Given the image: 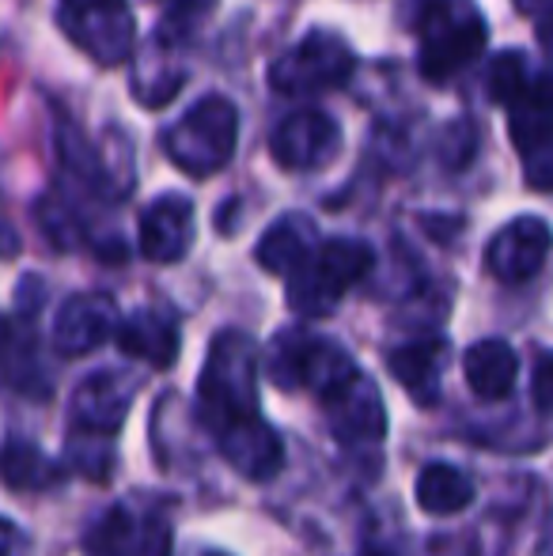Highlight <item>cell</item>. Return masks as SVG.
Instances as JSON below:
<instances>
[{
  "mask_svg": "<svg viewBox=\"0 0 553 556\" xmlns=\"http://www.w3.org/2000/svg\"><path fill=\"white\" fill-rule=\"evenodd\" d=\"M15 250H20V239H15V235H12V227H0V254L12 257Z\"/></svg>",
  "mask_w": 553,
  "mask_h": 556,
  "instance_id": "32",
  "label": "cell"
},
{
  "mask_svg": "<svg viewBox=\"0 0 553 556\" xmlns=\"http://www.w3.org/2000/svg\"><path fill=\"white\" fill-rule=\"evenodd\" d=\"M198 413L209 432L262 417L259 413V352L243 330H224L209 344L198 379Z\"/></svg>",
  "mask_w": 553,
  "mask_h": 556,
  "instance_id": "1",
  "label": "cell"
},
{
  "mask_svg": "<svg viewBox=\"0 0 553 556\" xmlns=\"http://www.w3.org/2000/svg\"><path fill=\"white\" fill-rule=\"evenodd\" d=\"M118 349L148 367H171L178 359V323L167 311H134L118 323Z\"/></svg>",
  "mask_w": 553,
  "mask_h": 556,
  "instance_id": "18",
  "label": "cell"
},
{
  "mask_svg": "<svg viewBox=\"0 0 553 556\" xmlns=\"http://www.w3.org/2000/svg\"><path fill=\"white\" fill-rule=\"evenodd\" d=\"M364 556H384V553H364Z\"/></svg>",
  "mask_w": 553,
  "mask_h": 556,
  "instance_id": "33",
  "label": "cell"
},
{
  "mask_svg": "<svg viewBox=\"0 0 553 556\" xmlns=\"http://www.w3.org/2000/svg\"><path fill=\"white\" fill-rule=\"evenodd\" d=\"M118 330V307L103 292H80L61 303L53 318V349L61 356H88Z\"/></svg>",
  "mask_w": 553,
  "mask_h": 556,
  "instance_id": "12",
  "label": "cell"
},
{
  "mask_svg": "<svg viewBox=\"0 0 553 556\" xmlns=\"http://www.w3.org/2000/svg\"><path fill=\"white\" fill-rule=\"evenodd\" d=\"M535 35H539L542 50H546V53H553V12L539 15V23H535Z\"/></svg>",
  "mask_w": 553,
  "mask_h": 556,
  "instance_id": "30",
  "label": "cell"
},
{
  "mask_svg": "<svg viewBox=\"0 0 553 556\" xmlns=\"http://www.w3.org/2000/svg\"><path fill=\"white\" fill-rule=\"evenodd\" d=\"M0 375L20 390H27L30 375H35L30 349H23V337L15 333L12 323H4V318H0Z\"/></svg>",
  "mask_w": 553,
  "mask_h": 556,
  "instance_id": "25",
  "label": "cell"
},
{
  "mask_svg": "<svg viewBox=\"0 0 553 556\" xmlns=\"http://www.w3.org/2000/svg\"><path fill=\"white\" fill-rule=\"evenodd\" d=\"M417 42L420 76L432 84H448L486 50V15L474 8V0H425L417 12Z\"/></svg>",
  "mask_w": 553,
  "mask_h": 556,
  "instance_id": "2",
  "label": "cell"
},
{
  "mask_svg": "<svg viewBox=\"0 0 553 556\" xmlns=\"http://www.w3.org/2000/svg\"><path fill=\"white\" fill-rule=\"evenodd\" d=\"M341 129L323 111H296L277 122L269 137V152L285 170H318L338 155Z\"/></svg>",
  "mask_w": 553,
  "mask_h": 556,
  "instance_id": "10",
  "label": "cell"
},
{
  "mask_svg": "<svg viewBox=\"0 0 553 556\" xmlns=\"http://www.w3.org/2000/svg\"><path fill=\"white\" fill-rule=\"evenodd\" d=\"M88 556H171V522L140 504H114L84 538Z\"/></svg>",
  "mask_w": 553,
  "mask_h": 556,
  "instance_id": "8",
  "label": "cell"
},
{
  "mask_svg": "<svg viewBox=\"0 0 553 556\" xmlns=\"http://www.w3.org/2000/svg\"><path fill=\"white\" fill-rule=\"evenodd\" d=\"M315 247H318L315 224H311L303 213H288V216H280V220H274L266 227V235L259 239L254 257H259L262 269L274 273V277H292V273L307 262Z\"/></svg>",
  "mask_w": 553,
  "mask_h": 556,
  "instance_id": "20",
  "label": "cell"
},
{
  "mask_svg": "<svg viewBox=\"0 0 553 556\" xmlns=\"http://www.w3.org/2000/svg\"><path fill=\"white\" fill-rule=\"evenodd\" d=\"M239 140V111L231 99L205 96L160 137L167 160L190 178H209L228 167Z\"/></svg>",
  "mask_w": 553,
  "mask_h": 556,
  "instance_id": "3",
  "label": "cell"
},
{
  "mask_svg": "<svg viewBox=\"0 0 553 556\" xmlns=\"http://www.w3.org/2000/svg\"><path fill=\"white\" fill-rule=\"evenodd\" d=\"M353 68L356 58L345 38L334 30H311L269 65V84L277 96H318V91L341 88L353 76Z\"/></svg>",
  "mask_w": 553,
  "mask_h": 556,
  "instance_id": "6",
  "label": "cell"
},
{
  "mask_svg": "<svg viewBox=\"0 0 553 556\" xmlns=\"http://www.w3.org/2000/svg\"><path fill=\"white\" fill-rule=\"evenodd\" d=\"M216 446L228 458V466L247 481H274L285 466V443L262 417L239 420V425L216 432Z\"/></svg>",
  "mask_w": 553,
  "mask_h": 556,
  "instance_id": "15",
  "label": "cell"
},
{
  "mask_svg": "<svg viewBox=\"0 0 553 556\" xmlns=\"http://www.w3.org/2000/svg\"><path fill=\"white\" fill-rule=\"evenodd\" d=\"M417 507L436 519H451V515L466 511L474 504V481L463 469L448 466V462H432L417 473Z\"/></svg>",
  "mask_w": 553,
  "mask_h": 556,
  "instance_id": "21",
  "label": "cell"
},
{
  "mask_svg": "<svg viewBox=\"0 0 553 556\" xmlns=\"http://www.w3.org/2000/svg\"><path fill=\"white\" fill-rule=\"evenodd\" d=\"M524 178H527L531 190L553 193V144H542V148L524 152Z\"/></svg>",
  "mask_w": 553,
  "mask_h": 556,
  "instance_id": "26",
  "label": "cell"
},
{
  "mask_svg": "<svg viewBox=\"0 0 553 556\" xmlns=\"http://www.w3.org/2000/svg\"><path fill=\"white\" fill-rule=\"evenodd\" d=\"M463 375L466 387L474 390L486 402H501V397L512 394L519 375V359L516 349L501 337H486V341H474L463 356Z\"/></svg>",
  "mask_w": 553,
  "mask_h": 556,
  "instance_id": "19",
  "label": "cell"
},
{
  "mask_svg": "<svg viewBox=\"0 0 553 556\" xmlns=\"http://www.w3.org/2000/svg\"><path fill=\"white\" fill-rule=\"evenodd\" d=\"M0 556H30V538L12 519H0Z\"/></svg>",
  "mask_w": 553,
  "mask_h": 556,
  "instance_id": "28",
  "label": "cell"
},
{
  "mask_svg": "<svg viewBox=\"0 0 553 556\" xmlns=\"http://www.w3.org/2000/svg\"><path fill=\"white\" fill-rule=\"evenodd\" d=\"M508 132L516 152L553 144V73H531L516 99L508 103Z\"/></svg>",
  "mask_w": 553,
  "mask_h": 556,
  "instance_id": "17",
  "label": "cell"
},
{
  "mask_svg": "<svg viewBox=\"0 0 553 556\" xmlns=\"http://www.w3.org/2000/svg\"><path fill=\"white\" fill-rule=\"evenodd\" d=\"M376 265V250L361 239H326L288 277V307L303 318H323L341 303V295L361 285Z\"/></svg>",
  "mask_w": 553,
  "mask_h": 556,
  "instance_id": "4",
  "label": "cell"
},
{
  "mask_svg": "<svg viewBox=\"0 0 553 556\" xmlns=\"http://www.w3.org/2000/svg\"><path fill=\"white\" fill-rule=\"evenodd\" d=\"M137 382L122 371H99L73 394V425L80 435H114L129 417Z\"/></svg>",
  "mask_w": 553,
  "mask_h": 556,
  "instance_id": "13",
  "label": "cell"
},
{
  "mask_svg": "<svg viewBox=\"0 0 553 556\" xmlns=\"http://www.w3.org/2000/svg\"><path fill=\"white\" fill-rule=\"evenodd\" d=\"M209 556H228V553H209Z\"/></svg>",
  "mask_w": 553,
  "mask_h": 556,
  "instance_id": "34",
  "label": "cell"
},
{
  "mask_svg": "<svg viewBox=\"0 0 553 556\" xmlns=\"http://www.w3.org/2000/svg\"><path fill=\"white\" fill-rule=\"evenodd\" d=\"M443 359H448V344L440 337H417V341H402L399 349H391L387 367L417 405H436Z\"/></svg>",
  "mask_w": 553,
  "mask_h": 556,
  "instance_id": "16",
  "label": "cell"
},
{
  "mask_svg": "<svg viewBox=\"0 0 553 556\" xmlns=\"http://www.w3.org/2000/svg\"><path fill=\"white\" fill-rule=\"evenodd\" d=\"M0 477H4L12 489L38 492V489H50L61 473L35 443H12L4 454H0Z\"/></svg>",
  "mask_w": 553,
  "mask_h": 556,
  "instance_id": "23",
  "label": "cell"
},
{
  "mask_svg": "<svg viewBox=\"0 0 553 556\" xmlns=\"http://www.w3.org/2000/svg\"><path fill=\"white\" fill-rule=\"evenodd\" d=\"M323 413L330 420V432L345 446H372L387 432L384 397H379V387L364 371H356L345 387L334 390L323 402Z\"/></svg>",
  "mask_w": 553,
  "mask_h": 556,
  "instance_id": "11",
  "label": "cell"
},
{
  "mask_svg": "<svg viewBox=\"0 0 553 556\" xmlns=\"http://www.w3.org/2000/svg\"><path fill=\"white\" fill-rule=\"evenodd\" d=\"M269 371H274L277 387L285 390H311L318 402L334 394L338 387H345L361 367L353 364L341 344H334L330 337H318L307 330H285L269 344Z\"/></svg>",
  "mask_w": 553,
  "mask_h": 556,
  "instance_id": "5",
  "label": "cell"
},
{
  "mask_svg": "<svg viewBox=\"0 0 553 556\" xmlns=\"http://www.w3.org/2000/svg\"><path fill=\"white\" fill-rule=\"evenodd\" d=\"M527 76H531V68H527V61L519 58L516 50L497 53V61L489 65V99L501 103V106H508L512 99L524 91Z\"/></svg>",
  "mask_w": 553,
  "mask_h": 556,
  "instance_id": "24",
  "label": "cell"
},
{
  "mask_svg": "<svg viewBox=\"0 0 553 556\" xmlns=\"http://www.w3.org/2000/svg\"><path fill=\"white\" fill-rule=\"evenodd\" d=\"M186 68L171 65V50L163 46V38H155L152 50L140 53L137 73H134V96L144 106H163L175 99V91L183 88Z\"/></svg>",
  "mask_w": 553,
  "mask_h": 556,
  "instance_id": "22",
  "label": "cell"
},
{
  "mask_svg": "<svg viewBox=\"0 0 553 556\" xmlns=\"http://www.w3.org/2000/svg\"><path fill=\"white\" fill-rule=\"evenodd\" d=\"M553 250V231L539 216H516L504 224L501 231L489 239L486 247V269L493 273L501 285H524V280L539 277Z\"/></svg>",
  "mask_w": 553,
  "mask_h": 556,
  "instance_id": "9",
  "label": "cell"
},
{
  "mask_svg": "<svg viewBox=\"0 0 553 556\" xmlns=\"http://www.w3.org/2000/svg\"><path fill=\"white\" fill-rule=\"evenodd\" d=\"M531 397H535V409L553 417V352H539V359H535Z\"/></svg>",
  "mask_w": 553,
  "mask_h": 556,
  "instance_id": "27",
  "label": "cell"
},
{
  "mask_svg": "<svg viewBox=\"0 0 553 556\" xmlns=\"http://www.w3.org/2000/svg\"><path fill=\"white\" fill-rule=\"evenodd\" d=\"M163 4H167L171 23H193L198 15H205L216 0H163Z\"/></svg>",
  "mask_w": 553,
  "mask_h": 556,
  "instance_id": "29",
  "label": "cell"
},
{
  "mask_svg": "<svg viewBox=\"0 0 553 556\" xmlns=\"http://www.w3.org/2000/svg\"><path fill=\"white\" fill-rule=\"evenodd\" d=\"M519 12H531V15H546L553 12V0H516Z\"/></svg>",
  "mask_w": 553,
  "mask_h": 556,
  "instance_id": "31",
  "label": "cell"
},
{
  "mask_svg": "<svg viewBox=\"0 0 553 556\" xmlns=\"http://www.w3.org/2000/svg\"><path fill=\"white\" fill-rule=\"evenodd\" d=\"M140 254L155 265H175L193 247V205L183 193H163L140 213Z\"/></svg>",
  "mask_w": 553,
  "mask_h": 556,
  "instance_id": "14",
  "label": "cell"
},
{
  "mask_svg": "<svg viewBox=\"0 0 553 556\" xmlns=\"http://www.w3.org/2000/svg\"><path fill=\"white\" fill-rule=\"evenodd\" d=\"M58 23L99 65H122L137 46V20L126 0H61Z\"/></svg>",
  "mask_w": 553,
  "mask_h": 556,
  "instance_id": "7",
  "label": "cell"
}]
</instances>
